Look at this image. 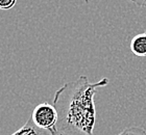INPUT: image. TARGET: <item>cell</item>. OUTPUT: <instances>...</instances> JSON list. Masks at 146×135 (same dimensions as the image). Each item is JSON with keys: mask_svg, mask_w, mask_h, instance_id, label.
<instances>
[{"mask_svg": "<svg viewBox=\"0 0 146 135\" xmlns=\"http://www.w3.org/2000/svg\"><path fill=\"white\" fill-rule=\"evenodd\" d=\"M108 84L109 79L106 77L91 83L82 75L60 87L53 98V106L58 111L54 135H94V98L98 87Z\"/></svg>", "mask_w": 146, "mask_h": 135, "instance_id": "6da1fadb", "label": "cell"}, {"mask_svg": "<svg viewBox=\"0 0 146 135\" xmlns=\"http://www.w3.org/2000/svg\"><path fill=\"white\" fill-rule=\"evenodd\" d=\"M31 117L39 128L50 131L53 135L55 134V127L58 123V111L53 104L44 102L36 105L33 110Z\"/></svg>", "mask_w": 146, "mask_h": 135, "instance_id": "7a4b0ae2", "label": "cell"}, {"mask_svg": "<svg viewBox=\"0 0 146 135\" xmlns=\"http://www.w3.org/2000/svg\"><path fill=\"white\" fill-rule=\"evenodd\" d=\"M11 135H53L50 131H47L45 129H41L33 122L31 117H29L27 122L23 126L18 129L16 132Z\"/></svg>", "mask_w": 146, "mask_h": 135, "instance_id": "3957f363", "label": "cell"}, {"mask_svg": "<svg viewBox=\"0 0 146 135\" xmlns=\"http://www.w3.org/2000/svg\"><path fill=\"white\" fill-rule=\"evenodd\" d=\"M131 51L139 57L146 56V32L139 33L131 39L129 45Z\"/></svg>", "mask_w": 146, "mask_h": 135, "instance_id": "277c9868", "label": "cell"}, {"mask_svg": "<svg viewBox=\"0 0 146 135\" xmlns=\"http://www.w3.org/2000/svg\"><path fill=\"white\" fill-rule=\"evenodd\" d=\"M117 135H146V130L143 127H128Z\"/></svg>", "mask_w": 146, "mask_h": 135, "instance_id": "5b68a950", "label": "cell"}, {"mask_svg": "<svg viewBox=\"0 0 146 135\" xmlns=\"http://www.w3.org/2000/svg\"><path fill=\"white\" fill-rule=\"evenodd\" d=\"M17 0H0V9L1 11H9L16 5Z\"/></svg>", "mask_w": 146, "mask_h": 135, "instance_id": "8992f818", "label": "cell"}, {"mask_svg": "<svg viewBox=\"0 0 146 135\" xmlns=\"http://www.w3.org/2000/svg\"><path fill=\"white\" fill-rule=\"evenodd\" d=\"M131 2L136 4L138 6H142V7H146V0H129Z\"/></svg>", "mask_w": 146, "mask_h": 135, "instance_id": "52a82bcc", "label": "cell"}, {"mask_svg": "<svg viewBox=\"0 0 146 135\" xmlns=\"http://www.w3.org/2000/svg\"><path fill=\"white\" fill-rule=\"evenodd\" d=\"M91 1H93V0H85V2L87 3V4H89V3L91 2Z\"/></svg>", "mask_w": 146, "mask_h": 135, "instance_id": "ba28073f", "label": "cell"}]
</instances>
